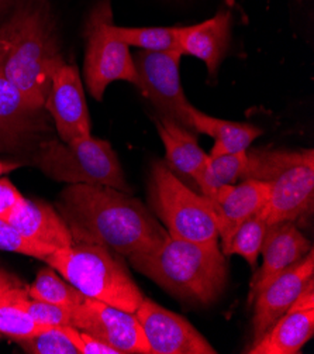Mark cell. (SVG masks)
Here are the masks:
<instances>
[{"label":"cell","mask_w":314,"mask_h":354,"mask_svg":"<svg viewBox=\"0 0 314 354\" xmlns=\"http://www.w3.org/2000/svg\"><path fill=\"white\" fill-rule=\"evenodd\" d=\"M57 209L75 243L99 244L126 259L150 250L168 236L137 198L110 187L69 185L61 191Z\"/></svg>","instance_id":"1"},{"label":"cell","mask_w":314,"mask_h":354,"mask_svg":"<svg viewBox=\"0 0 314 354\" xmlns=\"http://www.w3.org/2000/svg\"><path fill=\"white\" fill-rule=\"evenodd\" d=\"M63 64L47 3L27 0L0 26V68L34 108L44 109L52 75Z\"/></svg>","instance_id":"2"},{"label":"cell","mask_w":314,"mask_h":354,"mask_svg":"<svg viewBox=\"0 0 314 354\" xmlns=\"http://www.w3.org/2000/svg\"><path fill=\"white\" fill-rule=\"evenodd\" d=\"M127 260L138 272L184 301L213 304L227 286L228 264L219 240L189 241L168 234L150 250Z\"/></svg>","instance_id":"3"},{"label":"cell","mask_w":314,"mask_h":354,"mask_svg":"<svg viewBox=\"0 0 314 354\" xmlns=\"http://www.w3.org/2000/svg\"><path fill=\"white\" fill-rule=\"evenodd\" d=\"M44 261L86 298L130 313H135L144 299L123 257L103 245L77 241L54 250Z\"/></svg>","instance_id":"4"},{"label":"cell","mask_w":314,"mask_h":354,"mask_svg":"<svg viewBox=\"0 0 314 354\" xmlns=\"http://www.w3.org/2000/svg\"><path fill=\"white\" fill-rule=\"evenodd\" d=\"M241 180L268 185V223L296 222L308 215L314 201V151L248 149Z\"/></svg>","instance_id":"5"},{"label":"cell","mask_w":314,"mask_h":354,"mask_svg":"<svg viewBox=\"0 0 314 354\" xmlns=\"http://www.w3.org/2000/svg\"><path fill=\"white\" fill-rule=\"evenodd\" d=\"M34 164L48 178L58 183L104 185L131 192L112 145L92 134L68 143L58 138L41 140Z\"/></svg>","instance_id":"6"},{"label":"cell","mask_w":314,"mask_h":354,"mask_svg":"<svg viewBox=\"0 0 314 354\" xmlns=\"http://www.w3.org/2000/svg\"><path fill=\"white\" fill-rule=\"evenodd\" d=\"M150 202L169 236L189 241L219 240L210 202L178 178L165 161L153 164Z\"/></svg>","instance_id":"7"},{"label":"cell","mask_w":314,"mask_h":354,"mask_svg":"<svg viewBox=\"0 0 314 354\" xmlns=\"http://www.w3.org/2000/svg\"><path fill=\"white\" fill-rule=\"evenodd\" d=\"M113 9L110 0H99L85 24L84 75L88 91L96 100H103L108 86L126 81L137 86L138 77L130 47L113 31Z\"/></svg>","instance_id":"8"},{"label":"cell","mask_w":314,"mask_h":354,"mask_svg":"<svg viewBox=\"0 0 314 354\" xmlns=\"http://www.w3.org/2000/svg\"><path fill=\"white\" fill-rule=\"evenodd\" d=\"M181 58L179 51H139L134 58L137 88L155 106L158 116L195 131L189 119L192 104L185 96L179 74Z\"/></svg>","instance_id":"9"},{"label":"cell","mask_w":314,"mask_h":354,"mask_svg":"<svg viewBox=\"0 0 314 354\" xmlns=\"http://www.w3.org/2000/svg\"><path fill=\"white\" fill-rule=\"evenodd\" d=\"M135 317L141 325L150 354H216V348L184 316L150 298L143 299Z\"/></svg>","instance_id":"10"},{"label":"cell","mask_w":314,"mask_h":354,"mask_svg":"<svg viewBox=\"0 0 314 354\" xmlns=\"http://www.w3.org/2000/svg\"><path fill=\"white\" fill-rule=\"evenodd\" d=\"M72 326L95 336L119 354H150L141 325L134 313L92 298L74 309Z\"/></svg>","instance_id":"11"},{"label":"cell","mask_w":314,"mask_h":354,"mask_svg":"<svg viewBox=\"0 0 314 354\" xmlns=\"http://www.w3.org/2000/svg\"><path fill=\"white\" fill-rule=\"evenodd\" d=\"M44 111L54 120L59 140L63 143L92 134L84 84L75 65L65 62L55 71Z\"/></svg>","instance_id":"12"},{"label":"cell","mask_w":314,"mask_h":354,"mask_svg":"<svg viewBox=\"0 0 314 354\" xmlns=\"http://www.w3.org/2000/svg\"><path fill=\"white\" fill-rule=\"evenodd\" d=\"M314 278V252L313 249L291 268L279 274L255 297L253 317V344L275 325V322L288 312L308 281ZM251 344V346H253Z\"/></svg>","instance_id":"13"},{"label":"cell","mask_w":314,"mask_h":354,"mask_svg":"<svg viewBox=\"0 0 314 354\" xmlns=\"http://www.w3.org/2000/svg\"><path fill=\"white\" fill-rule=\"evenodd\" d=\"M314 335V278L262 339L244 353L297 354Z\"/></svg>","instance_id":"14"},{"label":"cell","mask_w":314,"mask_h":354,"mask_svg":"<svg viewBox=\"0 0 314 354\" xmlns=\"http://www.w3.org/2000/svg\"><path fill=\"white\" fill-rule=\"evenodd\" d=\"M311 249V243L303 236L295 222L269 225L261 247L262 267L254 274L248 301L253 302L273 278L300 261Z\"/></svg>","instance_id":"15"},{"label":"cell","mask_w":314,"mask_h":354,"mask_svg":"<svg viewBox=\"0 0 314 354\" xmlns=\"http://www.w3.org/2000/svg\"><path fill=\"white\" fill-rule=\"evenodd\" d=\"M231 185H224L208 199L213 209L222 252L226 249L235 230L268 202V185L262 181L246 178Z\"/></svg>","instance_id":"16"},{"label":"cell","mask_w":314,"mask_h":354,"mask_svg":"<svg viewBox=\"0 0 314 354\" xmlns=\"http://www.w3.org/2000/svg\"><path fill=\"white\" fill-rule=\"evenodd\" d=\"M231 12L220 10L212 19L193 26H179L178 51L203 61L208 75L217 77L219 68L230 46Z\"/></svg>","instance_id":"17"},{"label":"cell","mask_w":314,"mask_h":354,"mask_svg":"<svg viewBox=\"0 0 314 354\" xmlns=\"http://www.w3.org/2000/svg\"><path fill=\"white\" fill-rule=\"evenodd\" d=\"M6 222L26 240L52 250L68 249L75 243L58 212L40 201L23 198Z\"/></svg>","instance_id":"18"},{"label":"cell","mask_w":314,"mask_h":354,"mask_svg":"<svg viewBox=\"0 0 314 354\" xmlns=\"http://www.w3.org/2000/svg\"><path fill=\"white\" fill-rule=\"evenodd\" d=\"M155 124L165 147V164L185 184H195L208 160V154L197 143V133L161 116L155 119Z\"/></svg>","instance_id":"19"},{"label":"cell","mask_w":314,"mask_h":354,"mask_svg":"<svg viewBox=\"0 0 314 354\" xmlns=\"http://www.w3.org/2000/svg\"><path fill=\"white\" fill-rule=\"evenodd\" d=\"M43 111L34 108L0 68V120L10 130L19 146L50 130Z\"/></svg>","instance_id":"20"},{"label":"cell","mask_w":314,"mask_h":354,"mask_svg":"<svg viewBox=\"0 0 314 354\" xmlns=\"http://www.w3.org/2000/svg\"><path fill=\"white\" fill-rule=\"evenodd\" d=\"M189 119L192 129L199 134H207L215 140L210 157L247 151L254 141L262 134V129L251 124L231 122L206 115L196 108H190Z\"/></svg>","instance_id":"21"},{"label":"cell","mask_w":314,"mask_h":354,"mask_svg":"<svg viewBox=\"0 0 314 354\" xmlns=\"http://www.w3.org/2000/svg\"><path fill=\"white\" fill-rule=\"evenodd\" d=\"M247 160V151L223 154L217 157L208 156L204 168L195 180L199 194H202L206 199H210L219 188L238 183L244 171H246Z\"/></svg>","instance_id":"22"},{"label":"cell","mask_w":314,"mask_h":354,"mask_svg":"<svg viewBox=\"0 0 314 354\" xmlns=\"http://www.w3.org/2000/svg\"><path fill=\"white\" fill-rule=\"evenodd\" d=\"M266 206V205H265ZM266 207L259 210L257 215L244 222L235 233L231 236L226 249L224 256H241L253 268L257 266L258 256L261 254V247L268 229Z\"/></svg>","instance_id":"23"},{"label":"cell","mask_w":314,"mask_h":354,"mask_svg":"<svg viewBox=\"0 0 314 354\" xmlns=\"http://www.w3.org/2000/svg\"><path fill=\"white\" fill-rule=\"evenodd\" d=\"M27 291L28 295L34 299H40L71 309L79 306L86 298L72 284H69L65 278L62 279L50 266L40 270L36 281L32 282L31 287L27 288Z\"/></svg>","instance_id":"24"},{"label":"cell","mask_w":314,"mask_h":354,"mask_svg":"<svg viewBox=\"0 0 314 354\" xmlns=\"http://www.w3.org/2000/svg\"><path fill=\"white\" fill-rule=\"evenodd\" d=\"M178 30L173 27H121L113 24L117 37L128 47H138L143 51H178Z\"/></svg>","instance_id":"25"},{"label":"cell","mask_w":314,"mask_h":354,"mask_svg":"<svg viewBox=\"0 0 314 354\" xmlns=\"http://www.w3.org/2000/svg\"><path fill=\"white\" fill-rule=\"evenodd\" d=\"M14 305L27 312L34 321L44 326H65L74 322V309L61 305L34 299L28 295L27 288H16L12 301Z\"/></svg>","instance_id":"26"},{"label":"cell","mask_w":314,"mask_h":354,"mask_svg":"<svg viewBox=\"0 0 314 354\" xmlns=\"http://www.w3.org/2000/svg\"><path fill=\"white\" fill-rule=\"evenodd\" d=\"M14 290H10L6 299L0 304V333L17 342L51 328L36 322L27 312L10 302Z\"/></svg>","instance_id":"27"},{"label":"cell","mask_w":314,"mask_h":354,"mask_svg":"<svg viewBox=\"0 0 314 354\" xmlns=\"http://www.w3.org/2000/svg\"><path fill=\"white\" fill-rule=\"evenodd\" d=\"M16 343L28 354H79L59 326H51Z\"/></svg>","instance_id":"28"},{"label":"cell","mask_w":314,"mask_h":354,"mask_svg":"<svg viewBox=\"0 0 314 354\" xmlns=\"http://www.w3.org/2000/svg\"><path fill=\"white\" fill-rule=\"evenodd\" d=\"M0 252L17 253L44 261V259L54 250L50 249V247L34 244L26 240L14 230L12 225H9L3 219H0Z\"/></svg>","instance_id":"29"},{"label":"cell","mask_w":314,"mask_h":354,"mask_svg":"<svg viewBox=\"0 0 314 354\" xmlns=\"http://www.w3.org/2000/svg\"><path fill=\"white\" fill-rule=\"evenodd\" d=\"M59 328L68 336V339L72 342V344L77 347L79 354H119V351L115 350L113 347L100 342L95 336H92L75 326L65 325V326H59Z\"/></svg>","instance_id":"30"},{"label":"cell","mask_w":314,"mask_h":354,"mask_svg":"<svg viewBox=\"0 0 314 354\" xmlns=\"http://www.w3.org/2000/svg\"><path fill=\"white\" fill-rule=\"evenodd\" d=\"M23 198L10 180L0 176V219L8 221Z\"/></svg>","instance_id":"31"},{"label":"cell","mask_w":314,"mask_h":354,"mask_svg":"<svg viewBox=\"0 0 314 354\" xmlns=\"http://www.w3.org/2000/svg\"><path fill=\"white\" fill-rule=\"evenodd\" d=\"M21 287H24V284L20 281L19 277L0 267V295L10 290L21 288Z\"/></svg>","instance_id":"32"},{"label":"cell","mask_w":314,"mask_h":354,"mask_svg":"<svg viewBox=\"0 0 314 354\" xmlns=\"http://www.w3.org/2000/svg\"><path fill=\"white\" fill-rule=\"evenodd\" d=\"M0 145L10 146V147L19 146L16 138L13 137V134L10 133V130L6 127V124L2 120H0Z\"/></svg>","instance_id":"33"},{"label":"cell","mask_w":314,"mask_h":354,"mask_svg":"<svg viewBox=\"0 0 314 354\" xmlns=\"http://www.w3.org/2000/svg\"><path fill=\"white\" fill-rule=\"evenodd\" d=\"M19 167H20V164H17V162H9V161L0 160V176L6 172H10V171L19 168Z\"/></svg>","instance_id":"34"},{"label":"cell","mask_w":314,"mask_h":354,"mask_svg":"<svg viewBox=\"0 0 314 354\" xmlns=\"http://www.w3.org/2000/svg\"><path fill=\"white\" fill-rule=\"evenodd\" d=\"M8 292H9V291H8ZM8 292H5V294L0 295V304H2V302L6 299V295H8Z\"/></svg>","instance_id":"35"},{"label":"cell","mask_w":314,"mask_h":354,"mask_svg":"<svg viewBox=\"0 0 314 354\" xmlns=\"http://www.w3.org/2000/svg\"><path fill=\"white\" fill-rule=\"evenodd\" d=\"M39 2H44V3H47V0H39Z\"/></svg>","instance_id":"36"}]
</instances>
